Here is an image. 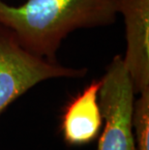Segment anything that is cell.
<instances>
[{"label":"cell","instance_id":"cell-1","mask_svg":"<svg viewBox=\"0 0 149 150\" xmlns=\"http://www.w3.org/2000/svg\"><path fill=\"white\" fill-rule=\"evenodd\" d=\"M112 0H27L10 6L0 0V25L15 35L28 52L56 61L62 41L80 28L114 23Z\"/></svg>","mask_w":149,"mask_h":150},{"label":"cell","instance_id":"cell-2","mask_svg":"<svg viewBox=\"0 0 149 150\" xmlns=\"http://www.w3.org/2000/svg\"><path fill=\"white\" fill-rule=\"evenodd\" d=\"M86 68H71L28 52L0 25V113L39 82L57 78H82Z\"/></svg>","mask_w":149,"mask_h":150},{"label":"cell","instance_id":"cell-3","mask_svg":"<svg viewBox=\"0 0 149 150\" xmlns=\"http://www.w3.org/2000/svg\"><path fill=\"white\" fill-rule=\"evenodd\" d=\"M134 95L123 57L116 55L101 79L99 105L105 127L97 150H137L132 124Z\"/></svg>","mask_w":149,"mask_h":150},{"label":"cell","instance_id":"cell-4","mask_svg":"<svg viewBox=\"0 0 149 150\" xmlns=\"http://www.w3.org/2000/svg\"><path fill=\"white\" fill-rule=\"evenodd\" d=\"M126 26L127 50L123 57L135 94L149 90V0H112Z\"/></svg>","mask_w":149,"mask_h":150},{"label":"cell","instance_id":"cell-5","mask_svg":"<svg viewBox=\"0 0 149 150\" xmlns=\"http://www.w3.org/2000/svg\"><path fill=\"white\" fill-rule=\"evenodd\" d=\"M101 79L90 83L69 104L62 121V132L69 144L80 145L97 137L103 124L99 105Z\"/></svg>","mask_w":149,"mask_h":150},{"label":"cell","instance_id":"cell-6","mask_svg":"<svg viewBox=\"0 0 149 150\" xmlns=\"http://www.w3.org/2000/svg\"><path fill=\"white\" fill-rule=\"evenodd\" d=\"M133 132L137 150H149V90L138 94L133 107Z\"/></svg>","mask_w":149,"mask_h":150}]
</instances>
